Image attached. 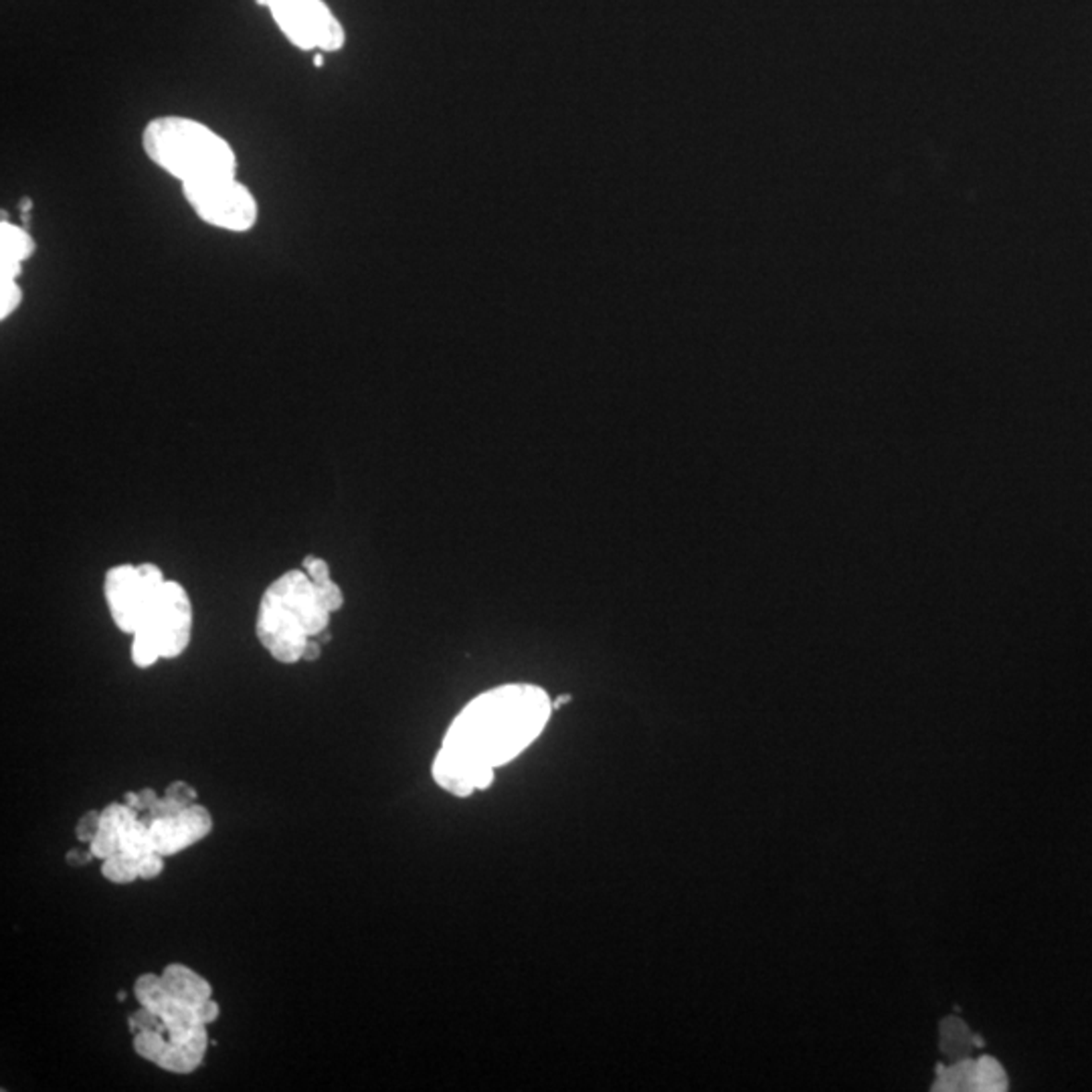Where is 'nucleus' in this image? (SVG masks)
Returning <instances> with one entry per match:
<instances>
[{"label": "nucleus", "instance_id": "obj_1", "mask_svg": "<svg viewBox=\"0 0 1092 1092\" xmlns=\"http://www.w3.org/2000/svg\"><path fill=\"white\" fill-rule=\"evenodd\" d=\"M552 710L549 694L530 684H508L478 696L443 738L433 763L437 785L455 797L488 789L498 767L537 741Z\"/></svg>", "mask_w": 1092, "mask_h": 1092}, {"label": "nucleus", "instance_id": "obj_2", "mask_svg": "<svg viewBox=\"0 0 1092 1092\" xmlns=\"http://www.w3.org/2000/svg\"><path fill=\"white\" fill-rule=\"evenodd\" d=\"M330 615L308 573L287 571L265 588L255 631L273 660L296 663L308 641L324 634Z\"/></svg>", "mask_w": 1092, "mask_h": 1092}, {"label": "nucleus", "instance_id": "obj_3", "mask_svg": "<svg viewBox=\"0 0 1092 1092\" xmlns=\"http://www.w3.org/2000/svg\"><path fill=\"white\" fill-rule=\"evenodd\" d=\"M142 150L150 163L170 176L197 182L237 175V154L221 134L185 115H160L142 130Z\"/></svg>", "mask_w": 1092, "mask_h": 1092}, {"label": "nucleus", "instance_id": "obj_4", "mask_svg": "<svg viewBox=\"0 0 1092 1092\" xmlns=\"http://www.w3.org/2000/svg\"><path fill=\"white\" fill-rule=\"evenodd\" d=\"M182 197L200 221L229 233L251 231L260 217L253 192L235 175L185 182Z\"/></svg>", "mask_w": 1092, "mask_h": 1092}, {"label": "nucleus", "instance_id": "obj_5", "mask_svg": "<svg viewBox=\"0 0 1092 1092\" xmlns=\"http://www.w3.org/2000/svg\"><path fill=\"white\" fill-rule=\"evenodd\" d=\"M168 579L152 563L115 564L105 573L103 593L114 624L126 634H136L144 625L156 599Z\"/></svg>", "mask_w": 1092, "mask_h": 1092}, {"label": "nucleus", "instance_id": "obj_6", "mask_svg": "<svg viewBox=\"0 0 1092 1092\" xmlns=\"http://www.w3.org/2000/svg\"><path fill=\"white\" fill-rule=\"evenodd\" d=\"M272 17L294 47L302 51H340L345 29L322 0H275Z\"/></svg>", "mask_w": 1092, "mask_h": 1092}, {"label": "nucleus", "instance_id": "obj_7", "mask_svg": "<svg viewBox=\"0 0 1092 1092\" xmlns=\"http://www.w3.org/2000/svg\"><path fill=\"white\" fill-rule=\"evenodd\" d=\"M138 631L154 634L163 658H178L188 648L192 631V605L187 588L168 579Z\"/></svg>", "mask_w": 1092, "mask_h": 1092}, {"label": "nucleus", "instance_id": "obj_8", "mask_svg": "<svg viewBox=\"0 0 1092 1092\" xmlns=\"http://www.w3.org/2000/svg\"><path fill=\"white\" fill-rule=\"evenodd\" d=\"M211 830V813L202 806H197V803H192V806L182 809L176 816L152 819V823H150L154 848L163 855H175L190 848L192 843L207 838Z\"/></svg>", "mask_w": 1092, "mask_h": 1092}, {"label": "nucleus", "instance_id": "obj_9", "mask_svg": "<svg viewBox=\"0 0 1092 1092\" xmlns=\"http://www.w3.org/2000/svg\"><path fill=\"white\" fill-rule=\"evenodd\" d=\"M35 239L17 224L0 223V277H17L23 272V263L35 253Z\"/></svg>", "mask_w": 1092, "mask_h": 1092}, {"label": "nucleus", "instance_id": "obj_10", "mask_svg": "<svg viewBox=\"0 0 1092 1092\" xmlns=\"http://www.w3.org/2000/svg\"><path fill=\"white\" fill-rule=\"evenodd\" d=\"M205 1052H207V1024H200L195 1027V1032L190 1034V1037L187 1042H170L164 1054L160 1056L158 1060V1066L163 1070H168V1073H175V1074H188V1073H195V1070L200 1066L202 1060H205Z\"/></svg>", "mask_w": 1092, "mask_h": 1092}, {"label": "nucleus", "instance_id": "obj_11", "mask_svg": "<svg viewBox=\"0 0 1092 1092\" xmlns=\"http://www.w3.org/2000/svg\"><path fill=\"white\" fill-rule=\"evenodd\" d=\"M164 988L168 991V995L173 1000L180 1001V1003H187L192 1005V1008H197L202 1001L211 1000V985L207 979H202L200 976H197L195 971L185 967V965H168L164 969L163 976Z\"/></svg>", "mask_w": 1092, "mask_h": 1092}, {"label": "nucleus", "instance_id": "obj_12", "mask_svg": "<svg viewBox=\"0 0 1092 1092\" xmlns=\"http://www.w3.org/2000/svg\"><path fill=\"white\" fill-rule=\"evenodd\" d=\"M160 1020H163L166 1027L168 1040L176 1044L187 1042L190 1034L195 1032V1027L202 1024L197 1015V1008L180 1003L176 1000H170L166 1003V1008L160 1012Z\"/></svg>", "mask_w": 1092, "mask_h": 1092}, {"label": "nucleus", "instance_id": "obj_13", "mask_svg": "<svg viewBox=\"0 0 1092 1092\" xmlns=\"http://www.w3.org/2000/svg\"><path fill=\"white\" fill-rule=\"evenodd\" d=\"M939 1078L935 1090H977V1062L973 1060H961L959 1064L943 1068L939 1066Z\"/></svg>", "mask_w": 1092, "mask_h": 1092}, {"label": "nucleus", "instance_id": "obj_14", "mask_svg": "<svg viewBox=\"0 0 1092 1092\" xmlns=\"http://www.w3.org/2000/svg\"><path fill=\"white\" fill-rule=\"evenodd\" d=\"M134 991H136L138 1001H140L144 1008L156 1012L158 1015L166 1008V1003L173 1000L168 995L163 979H160L158 976H152V973H144L142 977H138L136 985H134Z\"/></svg>", "mask_w": 1092, "mask_h": 1092}, {"label": "nucleus", "instance_id": "obj_15", "mask_svg": "<svg viewBox=\"0 0 1092 1092\" xmlns=\"http://www.w3.org/2000/svg\"><path fill=\"white\" fill-rule=\"evenodd\" d=\"M90 850L93 854V858H100V860H108V858H112V855L122 852L120 831H117L115 823H112L108 819H100V830H98V833H95V838L90 842Z\"/></svg>", "mask_w": 1092, "mask_h": 1092}, {"label": "nucleus", "instance_id": "obj_16", "mask_svg": "<svg viewBox=\"0 0 1092 1092\" xmlns=\"http://www.w3.org/2000/svg\"><path fill=\"white\" fill-rule=\"evenodd\" d=\"M102 874H103V878H108V880L114 884H130L136 880V878H140L138 876V860L124 852L112 855V858H108V860H103Z\"/></svg>", "mask_w": 1092, "mask_h": 1092}, {"label": "nucleus", "instance_id": "obj_17", "mask_svg": "<svg viewBox=\"0 0 1092 1092\" xmlns=\"http://www.w3.org/2000/svg\"><path fill=\"white\" fill-rule=\"evenodd\" d=\"M1008 1088V1076H1005L1001 1064L991 1056H983L977 1060V1090L981 1092H1001Z\"/></svg>", "mask_w": 1092, "mask_h": 1092}, {"label": "nucleus", "instance_id": "obj_18", "mask_svg": "<svg viewBox=\"0 0 1092 1092\" xmlns=\"http://www.w3.org/2000/svg\"><path fill=\"white\" fill-rule=\"evenodd\" d=\"M163 658L158 639L150 631H136L132 644V660L138 668H150Z\"/></svg>", "mask_w": 1092, "mask_h": 1092}, {"label": "nucleus", "instance_id": "obj_19", "mask_svg": "<svg viewBox=\"0 0 1092 1092\" xmlns=\"http://www.w3.org/2000/svg\"><path fill=\"white\" fill-rule=\"evenodd\" d=\"M168 1046V1037H164V1032H140V1034H134V1050L138 1056H142L144 1060H150V1062L158 1064L160 1056L164 1054Z\"/></svg>", "mask_w": 1092, "mask_h": 1092}, {"label": "nucleus", "instance_id": "obj_20", "mask_svg": "<svg viewBox=\"0 0 1092 1092\" xmlns=\"http://www.w3.org/2000/svg\"><path fill=\"white\" fill-rule=\"evenodd\" d=\"M23 302V290L17 277H0V318L6 320Z\"/></svg>", "mask_w": 1092, "mask_h": 1092}, {"label": "nucleus", "instance_id": "obj_21", "mask_svg": "<svg viewBox=\"0 0 1092 1092\" xmlns=\"http://www.w3.org/2000/svg\"><path fill=\"white\" fill-rule=\"evenodd\" d=\"M130 1030H132V1034L156 1032V1030L166 1034V1027H164L163 1020H160V1015L156 1012H152V1010L144 1008V1005H142L140 1010L134 1012L130 1015Z\"/></svg>", "mask_w": 1092, "mask_h": 1092}, {"label": "nucleus", "instance_id": "obj_22", "mask_svg": "<svg viewBox=\"0 0 1092 1092\" xmlns=\"http://www.w3.org/2000/svg\"><path fill=\"white\" fill-rule=\"evenodd\" d=\"M316 588L320 601H322V605L330 613H336L338 609L345 605V593H342V588L334 581H328L326 585H316Z\"/></svg>", "mask_w": 1092, "mask_h": 1092}, {"label": "nucleus", "instance_id": "obj_23", "mask_svg": "<svg viewBox=\"0 0 1092 1092\" xmlns=\"http://www.w3.org/2000/svg\"><path fill=\"white\" fill-rule=\"evenodd\" d=\"M302 566H304V571L308 573V576H309V579H312L314 585H326L328 581H332L330 566H328V563L324 559H318V556L309 554V556H306V559L302 561Z\"/></svg>", "mask_w": 1092, "mask_h": 1092}, {"label": "nucleus", "instance_id": "obj_24", "mask_svg": "<svg viewBox=\"0 0 1092 1092\" xmlns=\"http://www.w3.org/2000/svg\"><path fill=\"white\" fill-rule=\"evenodd\" d=\"M164 795L168 799H173L175 803H178L180 807H188V806H192V803H195L197 791H195V787H192V785L185 783V781H175V783L168 785Z\"/></svg>", "mask_w": 1092, "mask_h": 1092}, {"label": "nucleus", "instance_id": "obj_25", "mask_svg": "<svg viewBox=\"0 0 1092 1092\" xmlns=\"http://www.w3.org/2000/svg\"><path fill=\"white\" fill-rule=\"evenodd\" d=\"M164 868V855L152 852L144 855V858L138 860V876L142 878V880H152V878L160 876Z\"/></svg>", "mask_w": 1092, "mask_h": 1092}, {"label": "nucleus", "instance_id": "obj_26", "mask_svg": "<svg viewBox=\"0 0 1092 1092\" xmlns=\"http://www.w3.org/2000/svg\"><path fill=\"white\" fill-rule=\"evenodd\" d=\"M100 819H102V811L85 813V816L78 823V830H75V833H78V840L90 843L100 830Z\"/></svg>", "mask_w": 1092, "mask_h": 1092}, {"label": "nucleus", "instance_id": "obj_27", "mask_svg": "<svg viewBox=\"0 0 1092 1092\" xmlns=\"http://www.w3.org/2000/svg\"><path fill=\"white\" fill-rule=\"evenodd\" d=\"M219 1013H221L219 1003H215L212 1000H207V1001H202L200 1005H197V1015L202 1024L215 1022L219 1018Z\"/></svg>", "mask_w": 1092, "mask_h": 1092}, {"label": "nucleus", "instance_id": "obj_28", "mask_svg": "<svg viewBox=\"0 0 1092 1092\" xmlns=\"http://www.w3.org/2000/svg\"><path fill=\"white\" fill-rule=\"evenodd\" d=\"M318 658H320V644H318V637H312L306 644L304 658L302 660H306V661H316Z\"/></svg>", "mask_w": 1092, "mask_h": 1092}, {"label": "nucleus", "instance_id": "obj_29", "mask_svg": "<svg viewBox=\"0 0 1092 1092\" xmlns=\"http://www.w3.org/2000/svg\"><path fill=\"white\" fill-rule=\"evenodd\" d=\"M91 858H93L91 850H90V852H79V850H73V852H69V854H67V862H69V864H75V866H79V864L90 862Z\"/></svg>", "mask_w": 1092, "mask_h": 1092}, {"label": "nucleus", "instance_id": "obj_30", "mask_svg": "<svg viewBox=\"0 0 1092 1092\" xmlns=\"http://www.w3.org/2000/svg\"><path fill=\"white\" fill-rule=\"evenodd\" d=\"M138 795H140V806H142V811H148L150 807L154 806L156 799H158V795L154 794L152 789H142L140 794H138Z\"/></svg>", "mask_w": 1092, "mask_h": 1092}, {"label": "nucleus", "instance_id": "obj_31", "mask_svg": "<svg viewBox=\"0 0 1092 1092\" xmlns=\"http://www.w3.org/2000/svg\"><path fill=\"white\" fill-rule=\"evenodd\" d=\"M124 803H126V806H130L132 809H136V811H142V806H140V795H138V794H126V799H124Z\"/></svg>", "mask_w": 1092, "mask_h": 1092}, {"label": "nucleus", "instance_id": "obj_32", "mask_svg": "<svg viewBox=\"0 0 1092 1092\" xmlns=\"http://www.w3.org/2000/svg\"><path fill=\"white\" fill-rule=\"evenodd\" d=\"M569 700H571V696H569V694H566V696H563V698H559V700H556V702H552V709H556V706H561V704H564V702H569Z\"/></svg>", "mask_w": 1092, "mask_h": 1092}, {"label": "nucleus", "instance_id": "obj_33", "mask_svg": "<svg viewBox=\"0 0 1092 1092\" xmlns=\"http://www.w3.org/2000/svg\"><path fill=\"white\" fill-rule=\"evenodd\" d=\"M255 3H257V5H260V6H265V8H270V6H272V5H273V3H275V0H255Z\"/></svg>", "mask_w": 1092, "mask_h": 1092}, {"label": "nucleus", "instance_id": "obj_34", "mask_svg": "<svg viewBox=\"0 0 1092 1092\" xmlns=\"http://www.w3.org/2000/svg\"><path fill=\"white\" fill-rule=\"evenodd\" d=\"M322 63H324V59H322V55H316V59H314V66H318V67H322Z\"/></svg>", "mask_w": 1092, "mask_h": 1092}]
</instances>
